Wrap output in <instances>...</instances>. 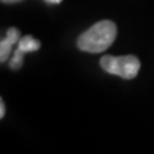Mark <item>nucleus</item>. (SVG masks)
<instances>
[{"mask_svg":"<svg viewBox=\"0 0 154 154\" xmlns=\"http://www.w3.org/2000/svg\"><path fill=\"white\" fill-rule=\"evenodd\" d=\"M117 36V26L108 19L96 22L88 31L77 38L80 50L88 53H103L114 42Z\"/></svg>","mask_w":154,"mask_h":154,"instance_id":"obj_1","label":"nucleus"},{"mask_svg":"<svg viewBox=\"0 0 154 154\" xmlns=\"http://www.w3.org/2000/svg\"><path fill=\"white\" fill-rule=\"evenodd\" d=\"M100 66L105 72L125 80H131L136 77L140 71V60L135 55H104L100 59Z\"/></svg>","mask_w":154,"mask_h":154,"instance_id":"obj_2","label":"nucleus"},{"mask_svg":"<svg viewBox=\"0 0 154 154\" xmlns=\"http://www.w3.org/2000/svg\"><path fill=\"white\" fill-rule=\"evenodd\" d=\"M40 46H41V42L36 40L35 37H32L31 35L22 36L19 38L16 50H14L12 54L11 62H9V67H11L12 69H19L23 64V57H25V54L38 50Z\"/></svg>","mask_w":154,"mask_h":154,"instance_id":"obj_3","label":"nucleus"},{"mask_svg":"<svg viewBox=\"0 0 154 154\" xmlns=\"http://www.w3.org/2000/svg\"><path fill=\"white\" fill-rule=\"evenodd\" d=\"M19 38H21V32L16 27H11L7 31L5 37L0 42V60L2 63H4L5 60H8V58L12 54L13 46L18 44Z\"/></svg>","mask_w":154,"mask_h":154,"instance_id":"obj_4","label":"nucleus"},{"mask_svg":"<svg viewBox=\"0 0 154 154\" xmlns=\"http://www.w3.org/2000/svg\"><path fill=\"white\" fill-rule=\"evenodd\" d=\"M4 114H5V104H4V100L2 99L0 100V118H3Z\"/></svg>","mask_w":154,"mask_h":154,"instance_id":"obj_5","label":"nucleus"},{"mask_svg":"<svg viewBox=\"0 0 154 154\" xmlns=\"http://www.w3.org/2000/svg\"><path fill=\"white\" fill-rule=\"evenodd\" d=\"M3 3H7V4H14V3H19L22 0H2Z\"/></svg>","mask_w":154,"mask_h":154,"instance_id":"obj_6","label":"nucleus"},{"mask_svg":"<svg viewBox=\"0 0 154 154\" xmlns=\"http://www.w3.org/2000/svg\"><path fill=\"white\" fill-rule=\"evenodd\" d=\"M46 3H50V4H59L62 0H45Z\"/></svg>","mask_w":154,"mask_h":154,"instance_id":"obj_7","label":"nucleus"}]
</instances>
